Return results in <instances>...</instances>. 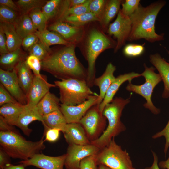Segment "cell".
<instances>
[{"instance_id":"cell-1","label":"cell","mask_w":169,"mask_h":169,"mask_svg":"<svg viewBox=\"0 0 169 169\" xmlns=\"http://www.w3.org/2000/svg\"><path fill=\"white\" fill-rule=\"evenodd\" d=\"M42 69L60 80L77 79L86 81V70L77 58L74 45L71 44L54 51L41 61Z\"/></svg>"},{"instance_id":"cell-2","label":"cell","mask_w":169,"mask_h":169,"mask_svg":"<svg viewBox=\"0 0 169 169\" xmlns=\"http://www.w3.org/2000/svg\"><path fill=\"white\" fill-rule=\"evenodd\" d=\"M166 4V1L162 0L146 7L140 4L130 16L131 28L127 41L132 42L142 39L153 43L164 40V34H159L156 32L155 23L159 13Z\"/></svg>"},{"instance_id":"cell-3","label":"cell","mask_w":169,"mask_h":169,"mask_svg":"<svg viewBox=\"0 0 169 169\" xmlns=\"http://www.w3.org/2000/svg\"><path fill=\"white\" fill-rule=\"evenodd\" d=\"M43 138L33 141L26 140L15 130L0 131V148L10 158L25 160L40 153L45 148Z\"/></svg>"},{"instance_id":"cell-4","label":"cell","mask_w":169,"mask_h":169,"mask_svg":"<svg viewBox=\"0 0 169 169\" xmlns=\"http://www.w3.org/2000/svg\"><path fill=\"white\" fill-rule=\"evenodd\" d=\"M130 102L129 98L116 97L104 107L103 115L108 121V125L101 136L97 139L90 141L101 149L107 146L113 138L125 131L126 127L120 120L122 111Z\"/></svg>"},{"instance_id":"cell-5","label":"cell","mask_w":169,"mask_h":169,"mask_svg":"<svg viewBox=\"0 0 169 169\" xmlns=\"http://www.w3.org/2000/svg\"><path fill=\"white\" fill-rule=\"evenodd\" d=\"M54 83L59 89V100L62 104L76 105L85 101L91 95H99L90 90L85 80L73 79Z\"/></svg>"},{"instance_id":"cell-6","label":"cell","mask_w":169,"mask_h":169,"mask_svg":"<svg viewBox=\"0 0 169 169\" xmlns=\"http://www.w3.org/2000/svg\"><path fill=\"white\" fill-rule=\"evenodd\" d=\"M86 58L88 63L86 82L89 87L94 85L96 78L95 63L99 55L105 50L116 47V44L100 31L96 29L91 32L88 38Z\"/></svg>"},{"instance_id":"cell-7","label":"cell","mask_w":169,"mask_h":169,"mask_svg":"<svg viewBox=\"0 0 169 169\" xmlns=\"http://www.w3.org/2000/svg\"><path fill=\"white\" fill-rule=\"evenodd\" d=\"M97 166L103 165L110 169H136L129 153L116 143L113 138L95 155Z\"/></svg>"},{"instance_id":"cell-8","label":"cell","mask_w":169,"mask_h":169,"mask_svg":"<svg viewBox=\"0 0 169 169\" xmlns=\"http://www.w3.org/2000/svg\"><path fill=\"white\" fill-rule=\"evenodd\" d=\"M144 71L141 74L144 77L145 83L141 85H136L132 84L131 81H128L126 89L129 91L135 92L144 97L146 101L144 104V106L153 114L157 115L160 113V110L154 105L151 97L154 89L162 80V79L159 74L154 72V67H148L145 64H144Z\"/></svg>"},{"instance_id":"cell-9","label":"cell","mask_w":169,"mask_h":169,"mask_svg":"<svg viewBox=\"0 0 169 169\" xmlns=\"http://www.w3.org/2000/svg\"><path fill=\"white\" fill-rule=\"evenodd\" d=\"M106 118L96 104L91 107L81 119L79 123L85 131L90 141L98 139L105 130Z\"/></svg>"},{"instance_id":"cell-10","label":"cell","mask_w":169,"mask_h":169,"mask_svg":"<svg viewBox=\"0 0 169 169\" xmlns=\"http://www.w3.org/2000/svg\"><path fill=\"white\" fill-rule=\"evenodd\" d=\"M100 149L97 146L90 144L84 145H69L65 154L64 166L66 169H80L81 161L84 158L96 155Z\"/></svg>"},{"instance_id":"cell-11","label":"cell","mask_w":169,"mask_h":169,"mask_svg":"<svg viewBox=\"0 0 169 169\" xmlns=\"http://www.w3.org/2000/svg\"><path fill=\"white\" fill-rule=\"evenodd\" d=\"M131 28L129 17L124 15L120 10L115 20L110 24L108 34L116 39L117 44L114 51L117 52L125 44L130 35Z\"/></svg>"},{"instance_id":"cell-12","label":"cell","mask_w":169,"mask_h":169,"mask_svg":"<svg viewBox=\"0 0 169 169\" xmlns=\"http://www.w3.org/2000/svg\"><path fill=\"white\" fill-rule=\"evenodd\" d=\"M99 96L91 95L84 102L74 106L60 105V110L68 123H79L88 110L97 104Z\"/></svg>"},{"instance_id":"cell-13","label":"cell","mask_w":169,"mask_h":169,"mask_svg":"<svg viewBox=\"0 0 169 169\" xmlns=\"http://www.w3.org/2000/svg\"><path fill=\"white\" fill-rule=\"evenodd\" d=\"M0 81L1 84L18 102L23 105L27 104L26 96L20 87L14 69L8 71L0 69Z\"/></svg>"},{"instance_id":"cell-14","label":"cell","mask_w":169,"mask_h":169,"mask_svg":"<svg viewBox=\"0 0 169 169\" xmlns=\"http://www.w3.org/2000/svg\"><path fill=\"white\" fill-rule=\"evenodd\" d=\"M66 157L65 154L59 156H51L40 153L30 159L22 160L18 163L25 167L32 166L41 169H64Z\"/></svg>"},{"instance_id":"cell-15","label":"cell","mask_w":169,"mask_h":169,"mask_svg":"<svg viewBox=\"0 0 169 169\" xmlns=\"http://www.w3.org/2000/svg\"><path fill=\"white\" fill-rule=\"evenodd\" d=\"M55 87V84L48 82L46 76L41 75L38 76L34 75L32 84L26 95L27 104L37 105L41 100L49 91L50 89Z\"/></svg>"},{"instance_id":"cell-16","label":"cell","mask_w":169,"mask_h":169,"mask_svg":"<svg viewBox=\"0 0 169 169\" xmlns=\"http://www.w3.org/2000/svg\"><path fill=\"white\" fill-rule=\"evenodd\" d=\"M35 120L43 121L42 117L39 113L36 105L27 104L24 105L16 126L20 128L25 135L29 136L32 130L28 127V125Z\"/></svg>"},{"instance_id":"cell-17","label":"cell","mask_w":169,"mask_h":169,"mask_svg":"<svg viewBox=\"0 0 169 169\" xmlns=\"http://www.w3.org/2000/svg\"><path fill=\"white\" fill-rule=\"evenodd\" d=\"M63 133L69 145H84L90 143L85 130L79 123L67 124Z\"/></svg>"},{"instance_id":"cell-18","label":"cell","mask_w":169,"mask_h":169,"mask_svg":"<svg viewBox=\"0 0 169 169\" xmlns=\"http://www.w3.org/2000/svg\"><path fill=\"white\" fill-rule=\"evenodd\" d=\"M116 69V67L109 63L102 75L95 79L94 85L98 86L100 90L97 105H99L102 102L108 89L115 79L114 73Z\"/></svg>"},{"instance_id":"cell-19","label":"cell","mask_w":169,"mask_h":169,"mask_svg":"<svg viewBox=\"0 0 169 169\" xmlns=\"http://www.w3.org/2000/svg\"><path fill=\"white\" fill-rule=\"evenodd\" d=\"M150 61L157 70L164 84L162 97H169V63L162 58L158 53L152 54L149 56Z\"/></svg>"},{"instance_id":"cell-20","label":"cell","mask_w":169,"mask_h":169,"mask_svg":"<svg viewBox=\"0 0 169 169\" xmlns=\"http://www.w3.org/2000/svg\"><path fill=\"white\" fill-rule=\"evenodd\" d=\"M141 76V74L131 72L120 74L116 77L108 89L102 102L99 105L100 110L102 112L105 105L113 100L115 95L123 83L127 81H131L133 79Z\"/></svg>"},{"instance_id":"cell-21","label":"cell","mask_w":169,"mask_h":169,"mask_svg":"<svg viewBox=\"0 0 169 169\" xmlns=\"http://www.w3.org/2000/svg\"><path fill=\"white\" fill-rule=\"evenodd\" d=\"M14 69L20 87L26 96L32 84L34 75L26 63L25 59L19 62Z\"/></svg>"},{"instance_id":"cell-22","label":"cell","mask_w":169,"mask_h":169,"mask_svg":"<svg viewBox=\"0 0 169 169\" xmlns=\"http://www.w3.org/2000/svg\"><path fill=\"white\" fill-rule=\"evenodd\" d=\"M0 27L5 34L8 52H12L20 48L23 38L17 33L14 24L0 22Z\"/></svg>"},{"instance_id":"cell-23","label":"cell","mask_w":169,"mask_h":169,"mask_svg":"<svg viewBox=\"0 0 169 169\" xmlns=\"http://www.w3.org/2000/svg\"><path fill=\"white\" fill-rule=\"evenodd\" d=\"M24 106L19 103L5 104L0 108V116L10 125L16 126Z\"/></svg>"},{"instance_id":"cell-24","label":"cell","mask_w":169,"mask_h":169,"mask_svg":"<svg viewBox=\"0 0 169 169\" xmlns=\"http://www.w3.org/2000/svg\"><path fill=\"white\" fill-rule=\"evenodd\" d=\"M60 102L59 98L49 91L41 100L36 106L39 113L43 117L60 109Z\"/></svg>"},{"instance_id":"cell-25","label":"cell","mask_w":169,"mask_h":169,"mask_svg":"<svg viewBox=\"0 0 169 169\" xmlns=\"http://www.w3.org/2000/svg\"><path fill=\"white\" fill-rule=\"evenodd\" d=\"M69 7V0L63 1L60 0H51L47 1L42 7V11L48 21L56 17L59 13L63 14Z\"/></svg>"},{"instance_id":"cell-26","label":"cell","mask_w":169,"mask_h":169,"mask_svg":"<svg viewBox=\"0 0 169 169\" xmlns=\"http://www.w3.org/2000/svg\"><path fill=\"white\" fill-rule=\"evenodd\" d=\"M1 55L0 64L1 68L0 69L6 71L13 70L19 62L26 59L25 55L20 48Z\"/></svg>"},{"instance_id":"cell-27","label":"cell","mask_w":169,"mask_h":169,"mask_svg":"<svg viewBox=\"0 0 169 169\" xmlns=\"http://www.w3.org/2000/svg\"><path fill=\"white\" fill-rule=\"evenodd\" d=\"M44 125L51 128L58 129L63 132L67 124L60 109L42 117Z\"/></svg>"},{"instance_id":"cell-28","label":"cell","mask_w":169,"mask_h":169,"mask_svg":"<svg viewBox=\"0 0 169 169\" xmlns=\"http://www.w3.org/2000/svg\"><path fill=\"white\" fill-rule=\"evenodd\" d=\"M35 34L38 36L39 40L46 47L50 48L51 45L60 44L68 46L71 44L61 36L47 29L42 31H37Z\"/></svg>"},{"instance_id":"cell-29","label":"cell","mask_w":169,"mask_h":169,"mask_svg":"<svg viewBox=\"0 0 169 169\" xmlns=\"http://www.w3.org/2000/svg\"><path fill=\"white\" fill-rule=\"evenodd\" d=\"M13 24L17 33L23 38L37 31L28 14L18 17Z\"/></svg>"},{"instance_id":"cell-30","label":"cell","mask_w":169,"mask_h":169,"mask_svg":"<svg viewBox=\"0 0 169 169\" xmlns=\"http://www.w3.org/2000/svg\"><path fill=\"white\" fill-rule=\"evenodd\" d=\"M49 29L59 33L66 40L76 35L79 31V28L70 26L62 21H59L51 25Z\"/></svg>"},{"instance_id":"cell-31","label":"cell","mask_w":169,"mask_h":169,"mask_svg":"<svg viewBox=\"0 0 169 169\" xmlns=\"http://www.w3.org/2000/svg\"><path fill=\"white\" fill-rule=\"evenodd\" d=\"M122 1L110 0L106 3L103 12L102 20L105 26H107L111 21L120 11Z\"/></svg>"},{"instance_id":"cell-32","label":"cell","mask_w":169,"mask_h":169,"mask_svg":"<svg viewBox=\"0 0 169 169\" xmlns=\"http://www.w3.org/2000/svg\"><path fill=\"white\" fill-rule=\"evenodd\" d=\"M64 19L75 26L82 25L91 21L100 20L96 15L90 12L79 15L68 16Z\"/></svg>"},{"instance_id":"cell-33","label":"cell","mask_w":169,"mask_h":169,"mask_svg":"<svg viewBox=\"0 0 169 169\" xmlns=\"http://www.w3.org/2000/svg\"><path fill=\"white\" fill-rule=\"evenodd\" d=\"M47 2L44 0H19L16 2L21 14H28L33 10L42 8Z\"/></svg>"},{"instance_id":"cell-34","label":"cell","mask_w":169,"mask_h":169,"mask_svg":"<svg viewBox=\"0 0 169 169\" xmlns=\"http://www.w3.org/2000/svg\"><path fill=\"white\" fill-rule=\"evenodd\" d=\"M41 9L40 8L34 9L28 13L33 24L39 31L46 29L48 22Z\"/></svg>"},{"instance_id":"cell-35","label":"cell","mask_w":169,"mask_h":169,"mask_svg":"<svg viewBox=\"0 0 169 169\" xmlns=\"http://www.w3.org/2000/svg\"><path fill=\"white\" fill-rule=\"evenodd\" d=\"M28 51L29 55L35 56L41 61L45 59L52 51L50 48L46 47L39 40Z\"/></svg>"},{"instance_id":"cell-36","label":"cell","mask_w":169,"mask_h":169,"mask_svg":"<svg viewBox=\"0 0 169 169\" xmlns=\"http://www.w3.org/2000/svg\"><path fill=\"white\" fill-rule=\"evenodd\" d=\"M18 17L15 11L6 6L0 5V22L14 24Z\"/></svg>"},{"instance_id":"cell-37","label":"cell","mask_w":169,"mask_h":169,"mask_svg":"<svg viewBox=\"0 0 169 169\" xmlns=\"http://www.w3.org/2000/svg\"><path fill=\"white\" fill-rule=\"evenodd\" d=\"M90 1V0H87L81 4L69 8L63 14L61 20L68 16L79 15L89 12V5Z\"/></svg>"},{"instance_id":"cell-38","label":"cell","mask_w":169,"mask_h":169,"mask_svg":"<svg viewBox=\"0 0 169 169\" xmlns=\"http://www.w3.org/2000/svg\"><path fill=\"white\" fill-rule=\"evenodd\" d=\"M144 47L143 45L129 44L124 48L123 53L127 57H136L141 55L144 51Z\"/></svg>"},{"instance_id":"cell-39","label":"cell","mask_w":169,"mask_h":169,"mask_svg":"<svg viewBox=\"0 0 169 169\" xmlns=\"http://www.w3.org/2000/svg\"><path fill=\"white\" fill-rule=\"evenodd\" d=\"M140 0H126L122 3L120 11L124 15L129 17L138 8Z\"/></svg>"},{"instance_id":"cell-40","label":"cell","mask_w":169,"mask_h":169,"mask_svg":"<svg viewBox=\"0 0 169 169\" xmlns=\"http://www.w3.org/2000/svg\"><path fill=\"white\" fill-rule=\"evenodd\" d=\"M25 61L28 66L32 70L36 76H40L41 68V61L37 57L33 55H29L26 57Z\"/></svg>"},{"instance_id":"cell-41","label":"cell","mask_w":169,"mask_h":169,"mask_svg":"<svg viewBox=\"0 0 169 169\" xmlns=\"http://www.w3.org/2000/svg\"><path fill=\"white\" fill-rule=\"evenodd\" d=\"M105 1L103 0H90L89 5V12L96 16L99 19L100 14L104 10Z\"/></svg>"},{"instance_id":"cell-42","label":"cell","mask_w":169,"mask_h":169,"mask_svg":"<svg viewBox=\"0 0 169 169\" xmlns=\"http://www.w3.org/2000/svg\"><path fill=\"white\" fill-rule=\"evenodd\" d=\"M162 136L164 137L165 139L164 152L166 156L169 148V119L165 127L162 130L154 135L152 138L156 139Z\"/></svg>"},{"instance_id":"cell-43","label":"cell","mask_w":169,"mask_h":169,"mask_svg":"<svg viewBox=\"0 0 169 169\" xmlns=\"http://www.w3.org/2000/svg\"><path fill=\"white\" fill-rule=\"evenodd\" d=\"M18 102L2 84H0V105L9 103Z\"/></svg>"},{"instance_id":"cell-44","label":"cell","mask_w":169,"mask_h":169,"mask_svg":"<svg viewBox=\"0 0 169 169\" xmlns=\"http://www.w3.org/2000/svg\"><path fill=\"white\" fill-rule=\"evenodd\" d=\"M44 126L45 140L50 142H54L57 141L59 138L60 131L58 129L49 128Z\"/></svg>"},{"instance_id":"cell-45","label":"cell","mask_w":169,"mask_h":169,"mask_svg":"<svg viewBox=\"0 0 169 169\" xmlns=\"http://www.w3.org/2000/svg\"><path fill=\"white\" fill-rule=\"evenodd\" d=\"M95 155L89 156L82 160L80 164V169H98Z\"/></svg>"},{"instance_id":"cell-46","label":"cell","mask_w":169,"mask_h":169,"mask_svg":"<svg viewBox=\"0 0 169 169\" xmlns=\"http://www.w3.org/2000/svg\"><path fill=\"white\" fill-rule=\"evenodd\" d=\"M39 40L35 33L30 34L23 38L22 46L24 49L28 50Z\"/></svg>"},{"instance_id":"cell-47","label":"cell","mask_w":169,"mask_h":169,"mask_svg":"<svg viewBox=\"0 0 169 169\" xmlns=\"http://www.w3.org/2000/svg\"><path fill=\"white\" fill-rule=\"evenodd\" d=\"M6 37L2 28L0 27V53L3 54L8 53Z\"/></svg>"},{"instance_id":"cell-48","label":"cell","mask_w":169,"mask_h":169,"mask_svg":"<svg viewBox=\"0 0 169 169\" xmlns=\"http://www.w3.org/2000/svg\"><path fill=\"white\" fill-rule=\"evenodd\" d=\"M10 156L1 148H0V169H3L5 166L11 163Z\"/></svg>"},{"instance_id":"cell-49","label":"cell","mask_w":169,"mask_h":169,"mask_svg":"<svg viewBox=\"0 0 169 169\" xmlns=\"http://www.w3.org/2000/svg\"><path fill=\"white\" fill-rule=\"evenodd\" d=\"M0 4L6 6L15 11H19V8L16 3L12 0H0Z\"/></svg>"},{"instance_id":"cell-50","label":"cell","mask_w":169,"mask_h":169,"mask_svg":"<svg viewBox=\"0 0 169 169\" xmlns=\"http://www.w3.org/2000/svg\"><path fill=\"white\" fill-rule=\"evenodd\" d=\"M0 131H6L15 130L13 128V126L10 125L0 116Z\"/></svg>"},{"instance_id":"cell-51","label":"cell","mask_w":169,"mask_h":169,"mask_svg":"<svg viewBox=\"0 0 169 169\" xmlns=\"http://www.w3.org/2000/svg\"><path fill=\"white\" fill-rule=\"evenodd\" d=\"M153 157V161L152 165L150 167L145 168L144 169H160L158 163V157L156 154L152 151Z\"/></svg>"},{"instance_id":"cell-52","label":"cell","mask_w":169,"mask_h":169,"mask_svg":"<svg viewBox=\"0 0 169 169\" xmlns=\"http://www.w3.org/2000/svg\"><path fill=\"white\" fill-rule=\"evenodd\" d=\"M25 167L23 164L13 165L11 163L7 164L3 169H25Z\"/></svg>"},{"instance_id":"cell-53","label":"cell","mask_w":169,"mask_h":169,"mask_svg":"<svg viewBox=\"0 0 169 169\" xmlns=\"http://www.w3.org/2000/svg\"><path fill=\"white\" fill-rule=\"evenodd\" d=\"M160 168L162 169H169V156L168 159L164 161H161L158 163Z\"/></svg>"},{"instance_id":"cell-54","label":"cell","mask_w":169,"mask_h":169,"mask_svg":"<svg viewBox=\"0 0 169 169\" xmlns=\"http://www.w3.org/2000/svg\"><path fill=\"white\" fill-rule=\"evenodd\" d=\"M86 0H70V8L79 5L84 3Z\"/></svg>"},{"instance_id":"cell-55","label":"cell","mask_w":169,"mask_h":169,"mask_svg":"<svg viewBox=\"0 0 169 169\" xmlns=\"http://www.w3.org/2000/svg\"><path fill=\"white\" fill-rule=\"evenodd\" d=\"M98 166V169H110L109 167L103 165H99Z\"/></svg>"},{"instance_id":"cell-56","label":"cell","mask_w":169,"mask_h":169,"mask_svg":"<svg viewBox=\"0 0 169 169\" xmlns=\"http://www.w3.org/2000/svg\"><path fill=\"white\" fill-rule=\"evenodd\" d=\"M168 53H169V51H168Z\"/></svg>"}]
</instances>
